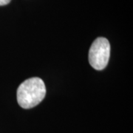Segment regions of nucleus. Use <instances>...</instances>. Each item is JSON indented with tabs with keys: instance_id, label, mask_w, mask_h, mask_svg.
Wrapping results in <instances>:
<instances>
[{
	"instance_id": "nucleus-3",
	"label": "nucleus",
	"mask_w": 133,
	"mask_h": 133,
	"mask_svg": "<svg viewBox=\"0 0 133 133\" xmlns=\"http://www.w3.org/2000/svg\"><path fill=\"white\" fill-rule=\"evenodd\" d=\"M11 0H0V6H4L10 2Z\"/></svg>"
},
{
	"instance_id": "nucleus-2",
	"label": "nucleus",
	"mask_w": 133,
	"mask_h": 133,
	"mask_svg": "<svg viewBox=\"0 0 133 133\" xmlns=\"http://www.w3.org/2000/svg\"><path fill=\"white\" fill-rule=\"evenodd\" d=\"M110 56V44L107 38H96L89 51V62L95 70H102L107 66Z\"/></svg>"
},
{
	"instance_id": "nucleus-1",
	"label": "nucleus",
	"mask_w": 133,
	"mask_h": 133,
	"mask_svg": "<svg viewBox=\"0 0 133 133\" xmlns=\"http://www.w3.org/2000/svg\"><path fill=\"white\" fill-rule=\"evenodd\" d=\"M46 95L44 81L37 77L30 78L22 82L17 90V101L24 109H30L40 104Z\"/></svg>"
}]
</instances>
